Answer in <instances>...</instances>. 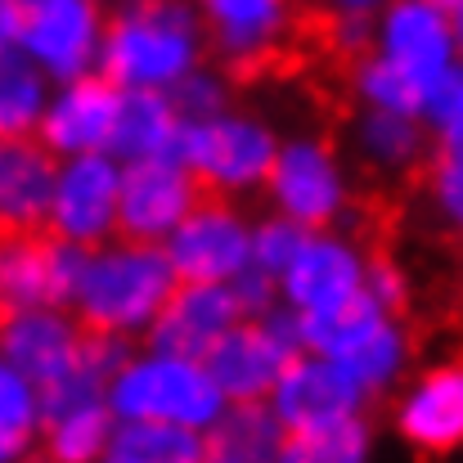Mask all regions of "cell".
Masks as SVG:
<instances>
[{
  "label": "cell",
  "mask_w": 463,
  "mask_h": 463,
  "mask_svg": "<svg viewBox=\"0 0 463 463\" xmlns=\"http://www.w3.org/2000/svg\"><path fill=\"white\" fill-rule=\"evenodd\" d=\"M81 266H86V248L59 239L50 225L0 230V298L9 310H72Z\"/></svg>",
  "instance_id": "5b68a950"
},
{
  "label": "cell",
  "mask_w": 463,
  "mask_h": 463,
  "mask_svg": "<svg viewBox=\"0 0 463 463\" xmlns=\"http://www.w3.org/2000/svg\"><path fill=\"white\" fill-rule=\"evenodd\" d=\"M109 405L122 419H157V423L198 428L221 414V387L203 364L157 355L145 364H127L109 383Z\"/></svg>",
  "instance_id": "277c9868"
},
{
  "label": "cell",
  "mask_w": 463,
  "mask_h": 463,
  "mask_svg": "<svg viewBox=\"0 0 463 463\" xmlns=\"http://www.w3.org/2000/svg\"><path fill=\"white\" fill-rule=\"evenodd\" d=\"M315 230H307L302 221H293V216H279V221H266L261 225V234H257V243H252V261L257 266H266L270 275H284L288 270V261L298 257V248L307 243Z\"/></svg>",
  "instance_id": "83f0119b"
},
{
  "label": "cell",
  "mask_w": 463,
  "mask_h": 463,
  "mask_svg": "<svg viewBox=\"0 0 463 463\" xmlns=\"http://www.w3.org/2000/svg\"><path fill=\"white\" fill-rule=\"evenodd\" d=\"M355 288H364L355 252L346 243H333V239H319V234H310L284 270V293L298 310L333 307V302L351 298Z\"/></svg>",
  "instance_id": "d6986e66"
},
{
  "label": "cell",
  "mask_w": 463,
  "mask_h": 463,
  "mask_svg": "<svg viewBox=\"0 0 463 463\" xmlns=\"http://www.w3.org/2000/svg\"><path fill=\"white\" fill-rule=\"evenodd\" d=\"M99 41V9L90 0H23L18 45L59 81L86 72Z\"/></svg>",
  "instance_id": "7c38bea8"
},
{
  "label": "cell",
  "mask_w": 463,
  "mask_h": 463,
  "mask_svg": "<svg viewBox=\"0 0 463 463\" xmlns=\"http://www.w3.org/2000/svg\"><path fill=\"white\" fill-rule=\"evenodd\" d=\"M270 198L284 207V216L324 234L333 225V216L342 212V184L333 171V149L328 145H288L275 162Z\"/></svg>",
  "instance_id": "2e32d148"
},
{
  "label": "cell",
  "mask_w": 463,
  "mask_h": 463,
  "mask_svg": "<svg viewBox=\"0 0 463 463\" xmlns=\"http://www.w3.org/2000/svg\"><path fill=\"white\" fill-rule=\"evenodd\" d=\"M184 162L207 171L230 194L257 189L270 194V175L279 162V145L266 127L243 118H207L184 131Z\"/></svg>",
  "instance_id": "8992f818"
},
{
  "label": "cell",
  "mask_w": 463,
  "mask_h": 463,
  "mask_svg": "<svg viewBox=\"0 0 463 463\" xmlns=\"http://www.w3.org/2000/svg\"><path fill=\"white\" fill-rule=\"evenodd\" d=\"M194 0H136L104 27L99 72L118 86L175 81L203 50Z\"/></svg>",
  "instance_id": "7a4b0ae2"
},
{
  "label": "cell",
  "mask_w": 463,
  "mask_h": 463,
  "mask_svg": "<svg viewBox=\"0 0 463 463\" xmlns=\"http://www.w3.org/2000/svg\"><path fill=\"white\" fill-rule=\"evenodd\" d=\"M0 149H5V145H0Z\"/></svg>",
  "instance_id": "8d00e7d4"
},
{
  "label": "cell",
  "mask_w": 463,
  "mask_h": 463,
  "mask_svg": "<svg viewBox=\"0 0 463 463\" xmlns=\"http://www.w3.org/2000/svg\"><path fill=\"white\" fill-rule=\"evenodd\" d=\"M184 122L175 118L171 99L154 86H122L118 122L109 136V149L118 157H171L184 162Z\"/></svg>",
  "instance_id": "ac0fdd59"
},
{
  "label": "cell",
  "mask_w": 463,
  "mask_h": 463,
  "mask_svg": "<svg viewBox=\"0 0 463 463\" xmlns=\"http://www.w3.org/2000/svg\"><path fill=\"white\" fill-rule=\"evenodd\" d=\"M423 109L432 113V122H437V127H446V122H455V118H459L463 113V68H446V72L432 81V90H428Z\"/></svg>",
  "instance_id": "f546056e"
},
{
  "label": "cell",
  "mask_w": 463,
  "mask_h": 463,
  "mask_svg": "<svg viewBox=\"0 0 463 463\" xmlns=\"http://www.w3.org/2000/svg\"><path fill=\"white\" fill-rule=\"evenodd\" d=\"M360 383L355 373L342 364V360H310V355H293L275 383V414L279 423L293 432V428H315V423H333V419H346L355 414L360 405Z\"/></svg>",
  "instance_id": "4fadbf2b"
},
{
  "label": "cell",
  "mask_w": 463,
  "mask_h": 463,
  "mask_svg": "<svg viewBox=\"0 0 463 463\" xmlns=\"http://www.w3.org/2000/svg\"><path fill=\"white\" fill-rule=\"evenodd\" d=\"M0 355L32 387H45L86 355V324L59 307L9 310L0 328Z\"/></svg>",
  "instance_id": "30bf717a"
},
{
  "label": "cell",
  "mask_w": 463,
  "mask_h": 463,
  "mask_svg": "<svg viewBox=\"0 0 463 463\" xmlns=\"http://www.w3.org/2000/svg\"><path fill=\"white\" fill-rule=\"evenodd\" d=\"M41 113H45V68L14 45L0 54V145L32 136L41 127Z\"/></svg>",
  "instance_id": "7402d4cb"
},
{
  "label": "cell",
  "mask_w": 463,
  "mask_h": 463,
  "mask_svg": "<svg viewBox=\"0 0 463 463\" xmlns=\"http://www.w3.org/2000/svg\"><path fill=\"white\" fill-rule=\"evenodd\" d=\"M369 450V423L346 414L333 423L293 428L279 441V463H364Z\"/></svg>",
  "instance_id": "484cf974"
},
{
  "label": "cell",
  "mask_w": 463,
  "mask_h": 463,
  "mask_svg": "<svg viewBox=\"0 0 463 463\" xmlns=\"http://www.w3.org/2000/svg\"><path fill=\"white\" fill-rule=\"evenodd\" d=\"M113 437V405L109 401H90V405H77L50 423H41V459L45 463H90L104 455Z\"/></svg>",
  "instance_id": "d4e9b609"
},
{
  "label": "cell",
  "mask_w": 463,
  "mask_h": 463,
  "mask_svg": "<svg viewBox=\"0 0 463 463\" xmlns=\"http://www.w3.org/2000/svg\"><path fill=\"white\" fill-rule=\"evenodd\" d=\"M239 315L243 310L234 302V288L207 284V279H175V288L166 293L162 310L149 324V346L157 355H175V360L203 364L207 351L230 333V324Z\"/></svg>",
  "instance_id": "ba28073f"
},
{
  "label": "cell",
  "mask_w": 463,
  "mask_h": 463,
  "mask_svg": "<svg viewBox=\"0 0 463 463\" xmlns=\"http://www.w3.org/2000/svg\"><path fill=\"white\" fill-rule=\"evenodd\" d=\"M333 5H337V9H355V14H369V9H373L378 0H333Z\"/></svg>",
  "instance_id": "836d02e7"
},
{
  "label": "cell",
  "mask_w": 463,
  "mask_h": 463,
  "mask_svg": "<svg viewBox=\"0 0 463 463\" xmlns=\"http://www.w3.org/2000/svg\"><path fill=\"white\" fill-rule=\"evenodd\" d=\"M18 23H23V0H0V54L18 45Z\"/></svg>",
  "instance_id": "4dcf8cb0"
},
{
  "label": "cell",
  "mask_w": 463,
  "mask_h": 463,
  "mask_svg": "<svg viewBox=\"0 0 463 463\" xmlns=\"http://www.w3.org/2000/svg\"><path fill=\"white\" fill-rule=\"evenodd\" d=\"M437 149H441V154H450V157H463V113L455 118V122H446V127H441Z\"/></svg>",
  "instance_id": "1f68e13d"
},
{
  "label": "cell",
  "mask_w": 463,
  "mask_h": 463,
  "mask_svg": "<svg viewBox=\"0 0 463 463\" xmlns=\"http://www.w3.org/2000/svg\"><path fill=\"white\" fill-rule=\"evenodd\" d=\"M5 319H9V307H5V298H0V328H5Z\"/></svg>",
  "instance_id": "e575fe53"
},
{
  "label": "cell",
  "mask_w": 463,
  "mask_h": 463,
  "mask_svg": "<svg viewBox=\"0 0 463 463\" xmlns=\"http://www.w3.org/2000/svg\"><path fill=\"white\" fill-rule=\"evenodd\" d=\"M118 189L122 175L104 154H77L54 180V198H50V230L68 243L95 248L113 234V216H118Z\"/></svg>",
  "instance_id": "9c48e42d"
},
{
  "label": "cell",
  "mask_w": 463,
  "mask_h": 463,
  "mask_svg": "<svg viewBox=\"0 0 463 463\" xmlns=\"http://www.w3.org/2000/svg\"><path fill=\"white\" fill-rule=\"evenodd\" d=\"M446 18H450V36L459 41V50H463V0L450 5V14H446Z\"/></svg>",
  "instance_id": "d6a6232c"
},
{
  "label": "cell",
  "mask_w": 463,
  "mask_h": 463,
  "mask_svg": "<svg viewBox=\"0 0 463 463\" xmlns=\"http://www.w3.org/2000/svg\"><path fill=\"white\" fill-rule=\"evenodd\" d=\"M203 437L184 423H157V419H127L104 446V463H198Z\"/></svg>",
  "instance_id": "603a6c76"
},
{
  "label": "cell",
  "mask_w": 463,
  "mask_h": 463,
  "mask_svg": "<svg viewBox=\"0 0 463 463\" xmlns=\"http://www.w3.org/2000/svg\"><path fill=\"white\" fill-rule=\"evenodd\" d=\"M387 59L432 90L450 68V18L432 0H396L387 14Z\"/></svg>",
  "instance_id": "e0dca14e"
},
{
  "label": "cell",
  "mask_w": 463,
  "mask_h": 463,
  "mask_svg": "<svg viewBox=\"0 0 463 463\" xmlns=\"http://www.w3.org/2000/svg\"><path fill=\"white\" fill-rule=\"evenodd\" d=\"M360 136H364V154H369V180L364 184H383L378 180V166H392L401 175L410 162H419V157L432 149L428 136H423V127L414 122V113H392V109L369 113L364 127H360Z\"/></svg>",
  "instance_id": "4316f807"
},
{
  "label": "cell",
  "mask_w": 463,
  "mask_h": 463,
  "mask_svg": "<svg viewBox=\"0 0 463 463\" xmlns=\"http://www.w3.org/2000/svg\"><path fill=\"white\" fill-rule=\"evenodd\" d=\"M302 346H293L288 337H279V328L266 319H234L230 324V333L207 351V360H203V369L216 378V387H221V396H230V401H261V396H270L275 392V383H279V373H284V364L298 355Z\"/></svg>",
  "instance_id": "8fae6325"
},
{
  "label": "cell",
  "mask_w": 463,
  "mask_h": 463,
  "mask_svg": "<svg viewBox=\"0 0 463 463\" xmlns=\"http://www.w3.org/2000/svg\"><path fill=\"white\" fill-rule=\"evenodd\" d=\"M284 14H288V0H203L198 5V32H203L198 54H212L216 63H225L230 54H243L270 41Z\"/></svg>",
  "instance_id": "ffe728a7"
},
{
  "label": "cell",
  "mask_w": 463,
  "mask_h": 463,
  "mask_svg": "<svg viewBox=\"0 0 463 463\" xmlns=\"http://www.w3.org/2000/svg\"><path fill=\"white\" fill-rule=\"evenodd\" d=\"M189 189H194V203L180 216V225L171 234V248H166L171 270H175V279L225 284L252 261V239L243 230L239 198L198 166H189Z\"/></svg>",
  "instance_id": "3957f363"
},
{
  "label": "cell",
  "mask_w": 463,
  "mask_h": 463,
  "mask_svg": "<svg viewBox=\"0 0 463 463\" xmlns=\"http://www.w3.org/2000/svg\"><path fill=\"white\" fill-rule=\"evenodd\" d=\"M279 414H270L261 401H230L225 414H216L212 432L203 437L198 463H279Z\"/></svg>",
  "instance_id": "44dd1931"
},
{
  "label": "cell",
  "mask_w": 463,
  "mask_h": 463,
  "mask_svg": "<svg viewBox=\"0 0 463 463\" xmlns=\"http://www.w3.org/2000/svg\"><path fill=\"white\" fill-rule=\"evenodd\" d=\"M122 86L104 72H81L68 81V90L41 113L36 136L59 154H99L109 149L113 122H118Z\"/></svg>",
  "instance_id": "5bb4252c"
},
{
  "label": "cell",
  "mask_w": 463,
  "mask_h": 463,
  "mask_svg": "<svg viewBox=\"0 0 463 463\" xmlns=\"http://www.w3.org/2000/svg\"><path fill=\"white\" fill-rule=\"evenodd\" d=\"M27 463H45V459H41V450H36V455H32V459H27Z\"/></svg>",
  "instance_id": "d590c367"
},
{
  "label": "cell",
  "mask_w": 463,
  "mask_h": 463,
  "mask_svg": "<svg viewBox=\"0 0 463 463\" xmlns=\"http://www.w3.org/2000/svg\"><path fill=\"white\" fill-rule=\"evenodd\" d=\"M171 288H175V270L157 243H122V239L109 243L104 239L86 248L72 315L104 333L149 328Z\"/></svg>",
  "instance_id": "6da1fadb"
},
{
  "label": "cell",
  "mask_w": 463,
  "mask_h": 463,
  "mask_svg": "<svg viewBox=\"0 0 463 463\" xmlns=\"http://www.w3.org/2000/svg\"><path fill=\"white\" fill-rule=\"evenodd\" d=\"M194 189H189V166L171 157H136L122 171L118 189V216H113V239L122 243H157L180 225L189 212Z\"/></svg>",
  "instance_id": "52a82bcc"
},
{
  "label": "cell",
  "mask_w": 463,
  "mask_h": 463,
  "mask_svg": "<svg viewBox=\"0 0 463 463\" xmlns=\"http://www.w3.org/2000/svg\"><path fill=\"white\" fill-rule=\"evenodd\" d=\"M59 149H50L36 131L23 140H5L0 149V230H36L50 221L54 180L63 171Z\"/></svg>",
  "instance_id": "9a60e30c"
},
{
  "label": "cell",
  "mask_w": 463,
  "mask_h": 463,
  "mask_svg": "<svg viewBox=\"0 0 463 463\" xmlns=\"http://www.w3.org/2000/svg\"><path fill=\"white\" fill-rule=\"evenodd\" d=\"M171 109H175V118L180 122H207V118H216L221 113V104H225V86L216 81V77H175V86H171Z\"/></svg>",
  "instance_id": "f1b7e54d"
},
{
  "label": "cell",
  "mask_w": 463,
  "mask_h": 463,
  "mask_svg": "<svg viewBox=\"0 0 463 463\" xmlns=\"http://www.w3.org/2000/svg\"><path fill=\"white\" fill-rule=\"evenodd\" d=\"M383 324V307L369 288H355L351 298L333 302L319 310H302V346L319 351V355H342L351 351L360 337H369Z\"/></svg>",
  "instance_id": "cb8c5ba5"
}]
</instances>
